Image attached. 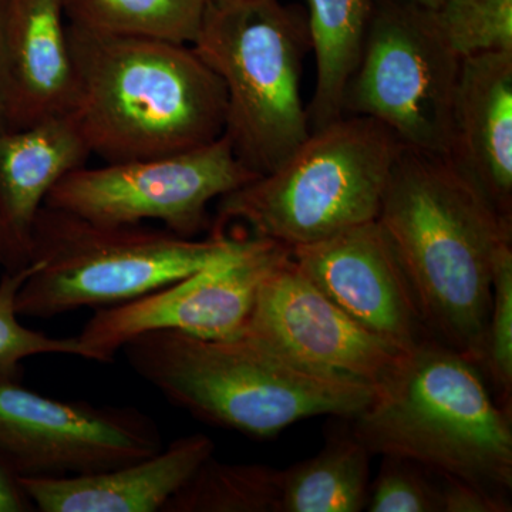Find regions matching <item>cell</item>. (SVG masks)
Returning <instances> with one entry per match:
<instances>
[{"instance_id":"1","label":"cell","mask_w":512,"mask_h":512,"mask_svg":"<svg viewBox=\"0 0 512 512\" xmlns=\"http://www.w3.org/2000/svg\"><path fill=\"white\" fill-rule=\"evenodd\" d=\"M377 222L431 338L483 369L495 258L512 242V220L447 157L402 146Z\"/></svg>"},{"instance_id":"2","label":"cell","mask_w":512,"mask_h":512,"mask_svg":"<svg viewBox=\"0 0 512 512\" xmlns=\"http://www.w3.org/2000/svg\"><path fill=\"white\" fill-rule=\"evenodd\" d=\"M73 116L104 163L167 156L224 134V84L192 46L110 35L69 22Z\"/></svg>"},{"instance_id":"3","label":"cell","mask_w":512,"mask_h":512,"mask_svg":"<svg viewBox=\"0 0 512 512\" xmlns=\"http://www.w3.org/2000/svg\"><path fill=\"white\" fill-rule=\"evenodd\" d=\"M120 352L174 406L252 439H271L311 417L353 419L376 397L373 387L312 372L245 336L157 330L128 340Z\"/></svg>"},{"instance_id":"4","label":"cell","mask_w":512,"mask_h":512,"mask_svg":"<svg viewBox=\"0 0 512 512\" xmlns=\"http://www.w3.org/2000/svg\"><path fill=\"white\" fill-rule=\"evenodd\" d=\"M349 421L372 456L404 458L500 497L511 493V410L495 403L480 367L439 340L407 352Z\"/></svg>"},{"instance_id":"5","label":"cell","mask_w":512,"mask_h":512,"mask_svg":"<svg viewBox=\"0 0 512 512\" xmlns=\"http://www.w3.org/2000/svg\"><path fill=\"white\" fill-rule=\"evenodd\" d=\"M400 147L379 121L345 114L311 131L274 171L220 198L211 231L238 222L251 237L293 249L376 221Z\"/></svg>"},{"instance_id":"6","label":"cell","mask_w":512,"mask_h":512,"mask_svg":"<svg viewBox=\"0 0 512 512\" xmlns=\"http://www.w3.org/2000/svg\"><path fill=\"white\" fill-rule=\"evenodd\" d=\"M247 241L225 231L197 239L164 227L97 224L43 205L33 227V271L16 309L19 316L49 319L121 305L234 255Z\"/></svg>"},{"instance_id":"7","label":"cell","mask_w":512,"mask_h":512,"mask_svg":"<svg viewBox=\"0 0 512 512\" xmlns=\"http://www.w3.org/2000/svg\"><path fill=\"white\" fill-rule=\"evenodd\" d=\"M191 46L224 84L235 156L271 173L311 134L301 94L312 50L305 13L281 0H210Z\"/></svg>"},{"instance_id":"8","label":"cell","mask_w":512,"mask_h":512,"mask_svg":"<svg viewBox=\"0 0 512 512\" xmlns=\"http://www.w3.org/2000/svg\"><path fill=\"white\" fill-rule=\"evenodd\" d=\"M343 114L375 119L404 147L446 157L461 59L430 10L412 0H372Z\"/></svg>"},{"instance_id":"9","label":"cell","mask_w":512,"mask_h":512,"mask_svg":"<svg viewBox=\"0 0 512 512\" xmlns=\"http://www.w3.org/2000/svg\"><path fill=\"white\" fill-rule=\"evenodd\" d=\"M259 177L222 134L205 146L140 160L77 168L50 191L47 207L104 225L157 221L184 238L211 229L208 207Z\"/></svg>"},{"instance_id":"10","label":"cell","mask_w":512,"mask_h":512,"mask_svg":"<svg viewBox=\"0 0 512 512\" xmlns=\"http://www.w3.org/2000/svg\"><path fill=\"white\" fill-rule=\"evenodd\" d=\"M156 421L134 407L59 400L0 382V461L19 478L86 476L153 456Z\"/></svg>"},{"instance_id":"11","label":"cell","mask_w":512,"mask_h":512,"mask_svg":"<svg viewBox=\"0 0 512 512\" xmlns=\"http://www.w3.org/2000/svg\"><path fill=\"white\" fill-rule=\"evenodd\" d=\"M291 248L248 237L234 255L121 305L97 309L77 339L86 360L110 363L128 340L157 330L229 340L244 332L266 275Z\"/></svg>"},{"instance_id":"12","label":"cell","mask_w":512,"mask_h":512,"mask_svg":"<svg viewBox=\"0 0 512 512\" xmlns=\"http://www.w3.org/2000/svg\"><path fill=\"white\" fill-rule=\"evenodd\" d=\"M241 336L312 372L376 392L407 353L349 318L302 274L292 252L259 285Z\"/></svg>"},{"instance_id":"13","label":"cell","mask_w":512,"mask_h":512,"mask_svg":"<svg viewBox=\"0 0 512 512\" xmlns=\"http://www.w3.org/2000/svg\"><path fill=\"white\" fill-rule=\"evenodd\" d=\"M291 252L323 295L394 348L412 352L431 338L409 279L377 220Z\"/></svg>"},{"instance_id":"14","label":"cell","mask_w":512,"mask_h":512,"mask_svg":"<svg viewBox=\"0 0 512 512\" xmlns=\"http://www.w3.org/2000/svg\"><path fill=\"white\" fill-rule=\"evenodd\" d=\"M446 157L512 220V50L461 59Z\"/></svg>"},{"instance_id":"15","label":"cell","mask_w":512,"mask_h":512,"mask_svg":"<svg viewBox=\"0 0 512 512\" xmlns=\"http://www.w3.org/2000/svg\"><path fill=\"white\" fill-rule=\"evenodd\" d=\"M90 157L73 113L0 130V266L5 271L30 264L37 214L55 185Z\"/></svg>"},{"instance_id":"16","label":"cell","mask_w":512,"mask_h":512,"mask_svg":"<svg viewBox=\"0 0 512 512\" xmlns=\"http://www.w3.org/2000/svg\"><path fill=\"white\" fill-rule=\"evenodd\" d=\"M210 437H180L153 456L63 478H20L39 512H163L197 468L214 456Z\"/></svg>"},{"instance_id":"17","label":"cell","mask_w":512,"mask_h":512,"mask_svg":"<svg viewBox=\"0 0 512 512\" xmlns=\"http://www.w3.org/2000/svg\"><path fill=\"white\" fill-rule=\"evenodd\" d=\"M8 128L73 113L76 69L63 0H8Z\"/></svg>"},{"instance_id":"18","label":"cell","mask_w":512,"mask_h":512,"mask_svg":"<svg viewBox=\"0 0 512 512\" xmlns=\"http://www.w3.org/2000/svg\"><path fill=\"white\" fill-rule=\"evenodd\" d=\"M308 28L316 59V86L308 109L309 127L339 120L343 94L360 53L372 15V0H306Z\"/></svg>"},{"instance_id":"19","label":"cell","mask_w":512,"mask_h":512,"mask_svg":"<svg viewBox=\"0 0 512 512\" xmlns=\"http://www.w3.org/2000/svg\"><path fill=\"white\" fill-rule=\"evenodd\" d=\"M370 457L349 431L315 457L282 470L279 512H360L370 490Z\"/></svg>"},{"instance_id":"20","label":"cell","mask_w":512,"mask_h":512,"mask_svg":"<svg viewBox=\"0 0 512 512\" xmlns=\"http://www.w3.org/2000/svg\"><path fill=\"white\" fill-rule=\"evenodd\" d=\"M210 0H63L73 25L192 45Z\"/></svg>"},{"instance_id":"21","label":"cell","mask_w":512,"mask_h":512,"mask_svg":"<svg viewBox=\"0 0 512 512\" xmlns=\"http://www.w3.org/2000/svg\"><path fill=\"white\" fill-rule=\"evenodd\" d=\"M282 470L207 458L163 512H279Z\"/></svg>"},{"instance_id":"22","label":"cell","mask_w":512,"mask_h":512,"mask_svg":"<svg viewBox=\"0 0 512 512\" xmlns=\"http://www.w3.org/2000/svg\"><path fill=\"white\" fill-rule=\"evenodd\" d=\"M430 12L444 42L460 59L512 50V0H446Z\"/></svg>"},{"instance_id":"23","label":"cell","mask_w":512,"mask_h":512,"mask_svg":"<svg viewBox=\"0 0 512 512\" xmlns=\"http://www.w3.org/2000/svg\"><path fill=\"white\" fill-rule=\"evenodd\" d=\"M32 271L33 265L29 264L19 271H3L0 278V382L20 380L22 362L29 357L69 355L86 359L77 336L56 338L20 322L16 298Z\"/></svg>"},{"instance_id":"24","label":"cell","mask_w":512,"mask_h":512,"mask_svg":"<svg viewBox=\"0 0 512 512\" xmlns=\"http://www.w3.org/2000/svg\"><path fill=\"white\" fill-rule=\"evenodd\" d=\"M485 372L497 387L501 404L511 410L512 396V242L495 258L493 306L485 343Z\"/></svg>"},{"instance_id":"25","label":"cell","mask_w":512,"mask_h":512,"mask_svg":"<svg viewBox=\"0 0 512 512\" xmlns=\"http://www.w3.org/2000/svg\"><path fill=\"white\" fill-rule=\"evenodd\" d=\"M370 512H441L440 484L429 470L399 457L383 456L375 483L369 490Z\"/></svg>"},{"instance_id":"26","label":"cell","mask_w":512,"mask_h":512,"mask_svg":"<svg viewBox=\"0 0 512 512\" xmlns=\"http://www.w3.org/2000/svg\"><path fill=\"white\" fill-rule=\"evenodd\" d=\"M441 512H507L511 511L508 498L500 497L474 485L440 477Z\"/></svg>"},{"instance_id":"27","label":"cell","mask_w":512,"mask_h":512,"mask_svg":"<svg viewBox=\"0 0 512 512\" xmlns=\"http://www.w3.org/2000/svg\"><path fill=\"white\" fill-rule=\"evenodd\" d=\"M20 478L0 461V512H33Z\"/></svg>"},{"instance_id":"28","label":"cell","mask_w":512,"mask_h":512,"mask_svg":"<svg viewBox=\"0 0 512 512\" xmlns=\"http://www.w3.org/2000/svg\"><path fill=\"white\" fill-rule=\"evenodd\" d=\"M6 9L8 0H0V130L8 127L10 106V72L6 42Z\"/></svg>"},{"instance_id":"29","label":"cell","mask_w":512,"mask_h":512,"mask_svg":"<svg viewBox=\"0 0 512 512\" xmlns=\"http://www.w3.org/2000/svg\"><path fill=\"white\" fill-rule=\"evenodd\" d=\"M413 3H416L420 8L427 10H436L439 9L441 5H443L446 0H412Z\"/></svg>"},{"instance_id":"30","label":"cell","mask_w":512,"mask_h":512,"mask_svg":"<svg viewBox=\"0 0 512 512\" xmlns=\"http://www.w3.org/2000/svg\"><path fill=\"white\" fill-rule=\"evenodd\" d=\"M0 265H2V245H0Z\"/></svg>"}]
</instances>
